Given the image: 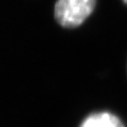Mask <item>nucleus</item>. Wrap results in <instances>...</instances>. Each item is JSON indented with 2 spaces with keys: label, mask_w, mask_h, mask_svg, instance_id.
I'll return each mask as SVG.
<instances>
[{
  "label": "nucleus",
  "mask_w": 127,
  "mask_h": 127,
  "mask_svg": "<svg viewBox=\"0 0 127 127\" xmlns=\"http://www.w3.org/2000/svg\"><path fill=\"white\" fill-rule=\"evenodd\" d=\"M79 127H124V124L114 114L98 112L88 116Z\"/></svg>",
  "instance_id": "f03ea898"
},
{
  "label": "nucleus",
  "mask_w": 127,
  "mask_h": 127,
  "mask_svg": "<svg viewBox=\"0 0 127 127\" xmlns=\"http://www.w3.org/2000/svg\"><path fill=\"white\" fill-rule=\"evenodd\" d=\"M123 2H124V3H125V4H127V0H123Z\"/></svg>",
  "instance_id": "7ed1b4c3"
},
{
  "label": "nucleus",
  "mask_w": 127,
  "mask_h": 127,
  "mask_svg": "<svg viewBox=\"0 0 127 127\" xmlns=\"http://www.w3.org/2000/svg\"><path fill=\"white\" fill-rule=\"evenodd\" d=\"M95 4L96 0H58L55 5V18L64 27H76L91 15Z\"/></svg>",
  "instance_id": "f257e3e1"
}]
</instances>
